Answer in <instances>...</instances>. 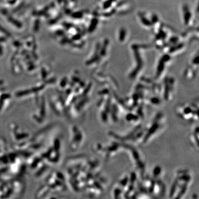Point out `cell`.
Segmentation results:
<instances>
[{"label":"cell","mask_w":199,"mask_h":199,"mask_svg":"<svg viewBox=\"0 0 199 199\" xmlns=\"http://www.w3.org/2000/svg\"><path fill=\"white\" fill-rule=\"evenodd\" d=\"M195 106L192 104L182 105L177 109L178 114L183 119H185V120H190V119H192L191 115L194 117V116H197V115H195V114L197 115L198 110H195Z\"/></svg>","instance_id":"6da1fadb"},{"label":"cell","mask_w":199,"mask_h":199,"mask_svg":"<svg viewBox=\"0 0 199 199\" xmlns=\"http://www.w3.org/2000/svg\"><path fill=\"white\" fill-rule=\"evenodd\" d=\"M0 31H1V32L2 33H4V34H6V35H10V33H8V32H7V30H6L5 29L3 28L1 26H0Z\"/></svg>","instance_id":"7a4b0ae2"}]
</instances>
